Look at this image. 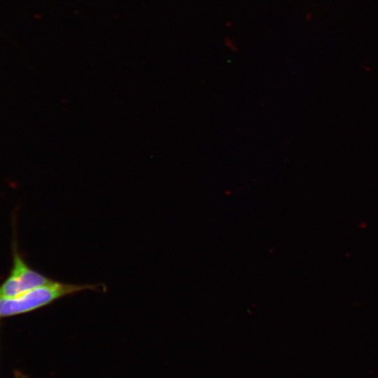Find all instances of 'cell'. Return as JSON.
Wrapping results in <instances>:
<instances>
[{
	"label": "cell",
	"mask_w": 378,
	"mask_h": 378,
	"mask_svg": "<svg viewBox=\"0 0 378 378\" xmlns=\"http://www.w3.org/2000/svg\"><path fill=\"white\" fill-rule=\"evenodd\" d=\"M52 281L30 268L15 251L10 275L0 286V297H12Z\"/></svg>",
	"instance_id": "cell-2"
},
{
	"label": "cell",
	"mask_w": 378,
	"mask_h": 378,
	"mask_svg": "<svg viewBox=\"0 0 378 378\" xmlns=\"http://www.w3.org/2000/svg\"><path fill=\"white\" fill-rule=\"evenodd\" d=\"M98 285L52 282L12 297H0V318L32 312L66 295L85 290H97Z\"/></svg>",
	"instance_id": "cell-1"
}]
</instances>
